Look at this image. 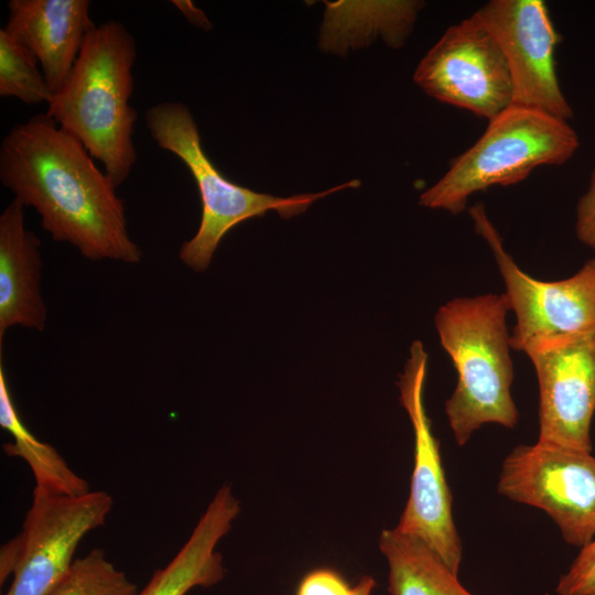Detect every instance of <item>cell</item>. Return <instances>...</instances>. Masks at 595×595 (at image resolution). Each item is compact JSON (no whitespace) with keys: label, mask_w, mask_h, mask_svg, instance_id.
Returning <instances> with one entry per match:
<instances>
[{"label":"cell","mask_w":595,"mask_h":595,"mask_svg":"<svg viewBox=\"0 0 595 595\" xmlns=\"http://www.w3.org/2000/svg\"><path fill=\"white\" fill-rule=\"evenodd\" d=\"M379 548L388 562L391 595H473L420 539L397 528L385 529Z\"/></svg>","instance_id":"cell-16"},{"label":"cell","mask_w":595,"mask_h":595,"mask_svg":"<svg viewBox=\"0 0 595 595\" xmlns=\"http://www.w3.org/2000/svg\"><path fill=\"white\" fill-rule=\"evenodd\" d=\"M559 595H595V538L581 548L578 555L558 583Z\"/></svg>","instance_id":"cell-20"},{"label":"cell","mask_w":595,"mask_h":595,"mask_svg":"<svg viewBox=\"0 0 595 595\" xmlns=\"http://www.w3.org/2000/svg\"><path fill=\"white\" fill-rule=\"evenodd\" d=\"M469 215L475 231L486 240L496 259L510 311L516 316L511 349L526 353L541 343L595 331V258L588 259L570 278L534 279L505 250L483 204L470 207Z\"/></svg>","instance_id":"cell-7"},{"label":"cell","mask_w":595,"mask_h":595,"mask_svg":"<svg viewBox=\"0 0 595 595\" xmlns=\"http://www.w3.org/2000/svg\"><path fill=\"white\" fill-rule=\"evenodd\" d=\"M524 354L539 385L538 442L592 452L595 331L541 343Z\"/></svg>","instance_id":"cell-12"},{"label":"cell","mask_w":595,"mask_h":595,"mask_svg":"<svg viewBox=\"0 0 595 595\" xmlns=\"http://www.w3.org/2000/svg\"><path fill=\"white\" fill-rule=\"evenodd\" d=\"M0 425L13 437V442L3 445V451L28 463L35 478V487L66 496H79L90 491L88 483L68 466L52 445L37 440L25 428L13 403L2 364H0Z\"/></svg>","instance_id":"cell-17"},{"label":"cell","mask_w":595,"mask_h":595,"mask_svg":"<svg viewBox=\"0 0 595 595\" xmlns=\"http://www.w3.org/2000/svg\"><path fill=\"white\" fill-rule=\"evenodd\" d=\"M509 311L505 293H487L455 298L435 315L440 343L457 372L445 413L461 446L484 424L513 429L518 423L511 396L513 365L506 323Z\"/></svg>","instance_id":"cell-3"},{"label":"cell","mask_w":595,"mask_h":595,"mask_svg":"<svg viewBox=\"0 0 595 595\" xmlns=\"http://www.w3.org/2000/svg\"><path fill=\"white\" fill-rule=\"evenodd\" d=\"M498 493L544 511L563 539L583 548L595 538V456L540 443L519 445L504 459Z\"/></svg>","instance_id":"cell-8"},{"label":"cell","mask_w":595,"mask_h":595,"mask_svg":"<svg viewBox=\"0 0 595 595\" xmlns=\"http://www.w3.org/2000/svg\"><path fill=\"white\" fill-rule=\"evenodd\" d=\"M138 586L110 562L101 549L76 559L46 595H138Z\"/></svg>","instance_id":"cell-18"},{"label":"cell","mask_w":595,"mask_h":595,"mask_svg":"<svg viewBox=\"0 0 595 595\" xmlns=\"http://www.w3.org/2000/svg\"><path fill=\"white\" fill-rule=\"evenodd\" d=\"M113 505L104 490L79 496L35 487L22 531L1 548L0 583L6 595H46L68 572L80 540L102 526Z\"/></svg>","instance_id":"cell-6"},{"label":"cell","mask_w":595,"mask_h":595,"mask_svg":"<svg viewBox=\"0 0 595 595\" xmlns=\"http://www.w3.org/2000/svg\"><path fill=\"white\" fill-rule=\"evenodd\" d=\"M475 14L496 39L512 82V105L569 121L573 109L560 87V36L541 0H490Z\"/></svg>","instance_id":"cell-11"},{"label":"cell","mask_w":595,"mask_h":595,"mask_svg":"<svg viewBox=\"0 0 595 595\" xmlns=\"http://www.w3.org/2000/svg\"><path fill=\"white\" fill-rule=\"evenodd\" d=\"M545 595H549V594H545Z\"/></svg>","instance_id":"cell-25"},{"label":"cell","mask_w":595,"mask_h":595,"mask_svg":"<svg viewBox=\"0 0 595 595\" xmlns=\"http://www.w3.org/2000/svg\"><path fill=\"white\" fill-rule=\"evenodd\" d=\"M35 56L0 30V96L15 97L26 105L48 101L52 93Z\"/></svg>","instance_id":"cell-19"},{"label":"cell","mask_w":595,"mask_h":595,"mask_svg":"<svg viewBox=\"0 0 595 595\" xmlns=\"http://www.w3.org/2000/svg\"><path fill=\"white\" fill-rule=\"evenodd\" d=\"M24 206L13 198L0 215V345L12 326L43 331L41 241L25 227Z\"/></svg>","instance_id":"cell-14"},{"label":"cell","mask_w":595,"mask_h":595,"mask_svg":"<svg viewBox=\"0 0 595 595\" xmlns=\"http://www.w3.org/2000/svg\"><path fill=\"white\" fill-rule=\"evenodd\" d=\"M575 232L583 245L595 250V166L576 206Z\"/></svg>","instance_id":"cell-22"},{"label":"cell","mask_w":595,"mask_h":595,"mask_svg":"<svg viewBox=\"0 0 595 595\" xmlns=\"http://www.w3.org/2000/svg\"><path fill=\"white\" fill-rule=\"evenodd\" d=\"M144 119L156 145L180 158L197 184L203 207L201 224L178 252L181 261L194 271L208 268L221 238L238 224L269 210L291 218L328 194L359 185L354 180L324 192L290 197L259 193L231 182L217 170L205 153L197 125L184 104L159 102L147 110Z\"/></svg>","instance_id":"cell-5"},{"label":"cell","mask_w":595,"mask_h":595,"mask_svg":"<svg viewBox=\"0 0 595 595\" xmlns=\"http://www.w3.org/2000/svg\"><path fill=\"white\" fill-rule=\"evenodd\" d=\"M413 80L431 97L488 121L512 105L505 56L475 13L443 33L419 63Z\"/></svg>","instance_id":"cell-10"},{"label":"cell","mask_w":595,"mask_h":595,"mask_svg":"<svg viewBox=\"0 0 595 595\" xmlns=\"http://www.w3.org/2000/svg\"><path fill=\"white\" fill-rule=\"evenodd\" d=\"M136 58V40L121 22L96 25L68 78L47 101L46 115L101 162L116 187L137 162L132 137L138 113L130 105Z\"/></svg>","instance_id":"cell-2"},{"label":"cell","mask_w":595,"mask_h":595,"mask_svg":"<svg viewBox=\"0 0 595 595\" xmlns=\"http://www.w3.org/2000/svg\"><path fill=\"white\" fill-rule=\"evenodd\" d=\"M174 7L187 19V21L201 29L209 30L212 28L210 22L206 18L205 13L195 7L190 0H172Z\"/></svg>","instance_id":"cell-23"},{"label":"cell","mask_w":595,"mask_h":595,"mask_svg":"<svg viewBox=\"0 0 595 595\" xmlns=\"http://www.w3.org/2000/svg\"><path fill=\"white\" fill-rule=\"evenodd\" d=\"M89 0H10L3 30L37 60L56 93L68 78L82 46L96 26Z\"/></svg>","instance_id":"cell-13"},{"label":"cell","mask_w":595,"mask_h":595,"mask_svg":"<svg viewBox=\"0 0 595 595\" xmlns=\"http://www.w3.org/2000/svg\"><path fill=\"white\" fill-rule=\"evenodd\" d=\"M375 587V581L370 576H364L356 585L357 595H371Z\"/></svg>","instance_id":"cell-24"},{"label":"cell","mask_w":595,"mask_h":595,"mask_svg":"<svg viewBox=\"0 0 595 595\" xmlns=\"http://www.w3.org/2000/svg\"><path fill=\"white\" fill-rule=\"evenodd\" d=\"M426 365L423 344L414 340L399 380L400 401L414 433V464L409 498L396 528L423 541L458 573L462 543L453 520L452 493L424 405Z\"/></svg>","instance_id":"cell-9"},{"label":"cell","mask_w":595,"mask_h":595,"mask_svg":"<svg viewBox=\"0 0 595 595\" xmlns=\"http://www.w3.org/2000/svg\"><path fill=\"white\" fill-rule=\"evenodd\" d=\"M578 147V136L567 121L511 105L488 121L480 138L421 194L420 205L457 215L473 194L519 183L538 166L562 165Z\"/></svg>","instance_id":"cell-4"},{"label":"cell","mask_w":595,"mask_h":595,"mask_svg":"<svg viewBox=\"0 0 595 595\" xmlns=\"http://www.w3.org/2000/svg\"><path fill=\"white\" fill-rule=\"evenodd\" d=\"M296 595H357V591L335 572L316 570L303 578Z\"/></svg>","instance_id":"cell-21"},{"label":"cell","mask_w":595,"mask_h":595,"mask_svg":"<svg viewBox=\"0 0 595 595\" xmlns=\"http://www.w3.org/2000/svg\"><path fill=\"white\" fill-rule=\"evenodd\" d=\"M94 158L50 116L15 125L0 144V182L42 228L94 261L138 263L142 250L128 231L123 201Z\"/></svg>","instance_id":"cell-1"},{"label":"cell","mask_w":595,"mask_h":595,"mask_svg":"<svg viewBox=\"0 0 595 595\" xmlns=\"http://www.w3.org/2000/svg\"><path fill=\"white\" fill-rule=\"evenodd\" d=\"M239 512L240 504L230 486H221L181 550L153 573L138 595H186L194 587L212 586L223 580L225 569L216 547Z\"/></svg>","instance_id":"cell-15"}]
</instances>
